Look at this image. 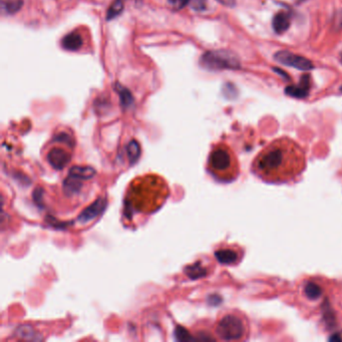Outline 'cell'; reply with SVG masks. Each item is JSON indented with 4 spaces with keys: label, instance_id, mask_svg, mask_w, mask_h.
Wrapping results in <instances>:
<instances>
[{
    "label": "cell",
    "instance_id": "6da1fadb",
    "mask_svg": "<svg viewBox=\"0 0 342 342\" xmlns=\"http://www.w3.org/2000/svg\"><path fill=\"white\" fill-rule=\"evenodd\" d=\"M306 154L301 146L287 137L274 140L259 152L252 162V172L270 184L295 181L306 169Z\"/></svg>",
    "mask_w": 342,
    "mask_h": 342
},
{
    "label": "cell",
    "instance_id": "7a4b0ae2",
    "mask_svg": "<svg viewBox=\"0 0 342 342\" xmlns=\"http://www.w3.org/2000/svg\"><path fill=\"white\" fill-rule=\"evenodd\" d=\"M208 168L211 174L222 182L234 181L240 173L236 155L229 146L223 144L216 145L210 153Z\"/></svg>",
    "mask_w": 342,
    "mask_h": 342
},
{
    "label": "cell",
    "instance_id": "3957f363",
    "mask_svg": "<svg viewBox=\"0 0 342 342\" xmlns=\"http://www.w3.org/2000/svg\"><path fill=\"white\" fill-rule=\"evenodd\" d=\"M216 334L226 341L245 340L250 334L249 321L240 312L227 313L218 321Z\"/></svg>",
    "mask_w": 342,
    "mask_h": 342
},
{
    "label": "cell",
    "instance_id": "277c9868",
    "mask_svg": "<svg viewBox=\"0 0 342 342\" xmlns=\"http://www.w3.org/2000/svg\"><path fill=\"white\" fill-rule=\"evenodd\" d=\"M201 66L209 71L239 70L241 67L239 57L229 51H210L204 54L200 59Z\"/></svg>",
    "mask_w": 342,
    "mask_h": 342
},
{
    "label": "cell",
    "instance_id": "5b68a950",
    "mask_svg": "<svg viewBox=\"0 0 342 342\" xmlns=\"http://www.w3.org/2000/svg\"><path fill=\"white\" fill-rule=\"evenodd\" d=\"M274 59L277 62L284 64V66L294 68L296 70L303 71V72H309L314 69L313 63L306 57L292 54L287 51L277 52L274 54Z\"/></svg>",
    "mask_w": 342,
    "mask_h": 342
},
{
    "label": "cell",
    "instance_id": "8992f818",
    "mask_svg": "<svg viewBox=\"0 0 342 342\" xmlns=\"http://www.w3.org/2000/svg\"><path fill=\"white\" fill-rule=\"evenodd\" d=\"M107 205H108V201L106 198L104 197L99 198L81 212L80 215L77 218V221L81 224H86L92 221L93 219L99 217L103 213L105 209L107 208Z\"/></svg>",
    "mask_w": 342,
    "mask_h": 342
},
{
    "label": "cell",
    "instance_id": "52a82bcc",
    "mask_svg": "<svg viewBox=\"0 0 342 342\" xmlns=\"http://www.w3.org/2000/svg\"><path fill=\"white\" fill-rule=\"evenodd\" d=\"M72 160V155L63 149L54 148L47 154V162L54 169L62 170L66 168Z\"/></svg>",
    "mask_w": 342,
    "mask_h": 342
},
{
    "label": "cell",
    "instance_id": "ba28073f",
    "mask_svg": "<svg viewBox=\"0 0 342 342\" xmlns=\"http://www.w3.org/2000/svg\"><path fill=\"white\" fill-rule=\"evenodd\" d=\"M309 90H310V76L304 74L301 76L298 85L288 86L285 89V93L295 99H305L309 94Z\"/></svg>",
    "mask_w": 342,
    "mask_h": 342
},
{
    "label": "cell",
    "instance_id": "9c48e42d",
    "mask_svg": "<svg viewBox=\"0 0 342 342\" xmlns=\"http://www.w3.org/2000/svg\"><path fill=\"white\" fill-rule=\"evenodd\" d=\"M215 257L217 258L218 261L222 264L233 265V264L238 263L242 255L235 249L223 248V249H219L215 252Z\"/></svg>",
    "mask_w": 342,
    "mask_h": 342
},
{
    "label": "cell",
    "instance_id": "30bf717a",
    "mask_svg": "<svg viewBox=\"0 0 342 342\" xmlns=\"http://www.w3.org/2000/svg\"><path fill=\"white\" fill-rule=\"evenodd\" d=\"M290 24H291V19L288 13L284 11H280L274 15L272 20V26L276 34L281 35L283 32L287 31L290 27Z\"/></svg>",
    "mask_w": 342,
    "mask_h": 342
},
{
    "label": "cell",
    "instance_id": "8fae6325",
    "mask_svg": "<svg viewBox=\"0 0 342 342\" xmlns=\"http://www.w3.org/2000/svg\"><path fill=\"white\" fill-rule=\"evenodd\" d=\"M84 39L77 32H71L68 36H64L61 41V45L64 50L70 52H76L83 46Z\"/></svg>",
    "mask_w": 342,
    "mask_h": 342
},
{
    "label": "cell",
    "instance_id": "7c38bea8",
    "mask_svg": "<svg viewBox=\"0 0 342 342\" xmlns=\"http://www.w3.org/2000/svg\"><path fill=\"white\" fill-rule=\"evenodd\" d=\"M303 294L307 300H319L323 296V287L316 281H308L304 285Z\"/></svg>",
    "mask_w": 342,
    "mask_h": 342
},
{
    "label": "cell",
    "instance_id": "4fadbf2b",
    "mask_svg": "<svg viewBox=\"0 0 342 342\" xmlns=\"http://www.w3.org/2000/svg\"><path fill=\"white\" fill-rule=\"evenodd\" d=\"M81 181L83 180L69 175V177L63 181L64 193L69 195V196H73V195L78 194L81 188H83V183H81Z\"/></svg>",
    "mask_w": 342,
    "mask_h": 342
},
{
    "label": "cell",
    "instance_id": "5bb4252c",
    "mask_svg": "<svg viewBox=\"0 0 342 342\" xmlns=\"http://www.w3.org/2000/svg\"><path fill=\"white\" fill-rule=\"evenodd\" d=\"M96 174V171L92 167H81V166H73L71 168L69 175L75 177L80 180H90V179L93 178Z\"/></svg>",
    "mask_w": 342,
    "mask_h": 342
},
{
    "label": "cell",
    "instance_id": "9a60e30c",
    "mask_svg": "<svg viewBox=\"0 0 342 342\" xmlns=\"http://www.w3.org/2000/svg\"><path fill=\"white\" fill-rule=\"evenodd\" d=\"M185 273L187 274L188 277H190L191 279L196 280V279L202 278V277L206 276L207 270H206V268H204L202 266V264L200 262H197L193 265L187 266L185 268Z\"/></svg>",
    "mask_w": 342,
    "mask_h": 342
},
{
    "label": "cell",
    "instance_id": "2e32d148",
    "mask_svg": "<svg viewBox=\"0 0 342 342\" xmlns=\"http://www.w3.org/2000/svg\"><path fill=\"white\" fill-rule=\"evenodd\" d=\"M23 5V0H1V9L5 14H14Z\"/></svg>",
    "mask_w": 342,
    "mask_h": 342
},
{
    "label": "cell",
    "instance_id": "e0dca14e",
    "mask_svg": "<svg viewBox=\"0 0 342 342\" xmlns=\"http://www.w3.org/2000/svg\"><path fill=\"white\" fill-rule=\"evenodd\" d=\"M126 151H127V157H128L129 162H131V164H135V162L139 160L142 153L140 144L137 141L129 142L126 146Z\"/></svg>",
    "mask_w": 342,
    "mask_h": 342
},
{
    "label": "cell",
    "instance_id": "ac0fdd59",
    "mask_svg": "<svg viewBox=\"0 0 342 342\" xmlns=\"http://www.w3.org/2000/svg\"><path fill=\"white\" fill-rule=\"evenodd\" d=\"M117 91L120 94V100H121V104L124 108H128L131 107L134 103V97L127 89L124 88L121 85H117Z\"/></svg>",
    "mask_w": 342,
    "mask_h": 342
},
{
    "label": "cell",
    "instance_id": "d6986e66",
    "mask_svg": "<svg viewBox=\"0 0 342 342\" xmlns=\"http://www.w3.org/2000/svg\"><path fill=\"white\" fill-rule=\"evenodd\" d=\"M124 5H125V0H115L108 10V13H107L108 20L116 18L117 16L123 11Z\"/></svg>",
    "mask_w": 342,
    "mask_h": 342
},
{
    "label": "cell",
    "instance_id": "ffe728a7",
    "mask_svg": "<svg viewBox=\"0 0 342 342\" xmlns=\"http://www.w3.org/2000/svg\"><path fill=\"white\" fill-rule=\"evenodd\" d=\"M18 335L23 339H29V340H38L39 338L36 337V332L35 331V329L32 328L31 326H28V325H23V326L19 327L18 329Z\"/></svg>",
    "mask_w": 342,
    "mask_h": 342
},
{
    "label": "cell",
    "instance_id": "44dd1931",
    "mask_svg": "<svg viewBox=\"0 0 342 342\" xmlns=\"http://www.w3.org/2000/svg\"><path fill=\"white\" fill-rule=\"evenodd\" d=\"M174 334H175L176 339L179 340V341H187V340H192L193 339V337L191 336L189 331L186 328L180 326V325H179V326H177L175 328Z\"/></svg>",
    "mask_w": 342,
    "mask_h": 342
},
{
    "label": "cell",
    "instance_id": "7402d4cb",
    "mask_svg": "<svg viewBox=\"0 0 342 342\" xmlns=\"http://www.w3.org/2000/svg\"><path fill=\"white\" fill-rule=\"evenodd\" d=\"M168 2L177 9H182L184 6L191 2V0H168Z\"/></svg>",
    "mask_w": 342,
    "mask_h": 342
},
{
    "label": "cell",
    "instance_id": "603a6c76",
    "mask_svg": "<svg viewBox=\"0 0 342 342\" xmlns=\"http://www.w3.org/2000/svg\"><path fill=\"white\" fill-rule=\"evenodd\" d=\"M55 141L57 142H61V143H66L67 144H69L70 146H72V139L71 138V136H69L66 133H61L59 135H57L55 137Z\"/></svg>",
    "mask_w": 342,
    "mask_h": 342
},
{
    "label": "cell",
    "instance_id": "cb8c5ba5",
    "mask_svg": "<svg viewBox=\"0 0 342 342\" xmlns=\"http://www.w3.org/2000/svg\"><path fill=\"white\" fill-rule=\"evenodd\" d=\"M191 5L195 10H204L206 8V0H191Z\"/></svg>",
    "mask_w": 342,
    "mask_h": 342
},
{
    "label": "cell",
    "instance_id": "d4e9b609",
    "mask_svg": "<svg viewBox=\"0 0 342 342\" xmlns=\"http://www.w3.org/2000/svg\"><path fill=\"white\" fill-rule=\"evenodd\" d=\"M42 194H43L42 189H38V188L34 193L35 202L37 203L38 205H42Z\"/></svg>",
    "mask_w": 342,
    "mask_h": 342
},
{
    "label": "cell",
    "instance_id": "484cf974",
    "mask_svg": "<svg viewBox=\"0 0 342 342\" xmlns=\"http://www.w3.org/2000/svg\"><path fill=\"white\" fill-rule=\"evenodd\" d=\"M224 93L225 94H227V93H229V94H228V95H229V96H232L231 95V93H234V94H236L237 93V90H236V88L233 86V85H231V84H227L225 87H224Z\"/></svg>",
    "mask_w": 342,
    "mask_h": 342
},
{
    "label": "cell",
    "instance_id": "4316f807",
    "mask_svg": "<svg viewBox=\"0 0 342 342\" xmlns=\"http://www.w3.org/2000/svg\"><path fill=\"white\" fill-rule=\"evenodd\" d=\"M216 1L227 7H234L236 5V0H216Z\"/></svg>",
    "mask_w": 342,
    "mask_h": 342
},
{
    "label": "cell",
    "instance_id": "83f0119b",
    "mask_svg": "<svg viewBox=\"0 0 342 342\" xmlns=\"http://www.w3.org/2000/svg\"><path fill=\"white\" fill-rule=\"evenodd\" d=\"M274 72H276V73H278L279 75H281L283 78H286V79H290V77H289V75L285 72H283L282 70H280V69H278V68H277V69H274Z\"/></svg>",
    "mask_w": 342,
    "mask_h": 342
},
{
    "label": "cell",
    "instance_id": "f1b7e54d",
    "mask_svg": "<svg viewBox=\"0 0 342 342\" xmlns=\"http://www.w3.org/2000/svg\"><path fill=\"white\" fill-rule=\"evenodd\" d=\"M340 59H341V61H342V53L340 54Z\"/></svg>",
    "mask_w": 342,
    "mask_h": 342
},
{
    "label": "cell",
    "instance_id": "f546056e",
    "mask_svg": "<svg viewBox=\"0 0 342 342\" xmlns=\"http://www.w3.org/2000/svg\"><path fill=\"white\" fill-rule=\"evenodd\" d=\"M340 91H341V92H342V86H341V87H340Z\"/></svg>",
    "mask_w": 342,
    "mask_h": 342
}]
</instances>
